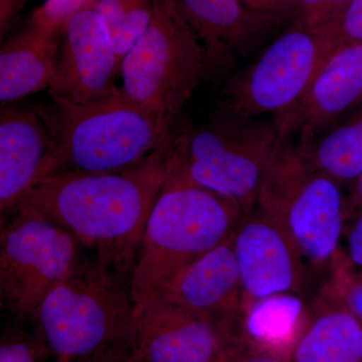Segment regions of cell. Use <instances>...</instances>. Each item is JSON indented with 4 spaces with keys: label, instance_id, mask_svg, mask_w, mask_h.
<instances>
[{
    "label": "cell",
    "instance_id": "d6986e66",
    "mask_svg": "<svg viewBox=\"0 0 362 362\" xmlns=\"http://www.w3.org/2000/svg\"><path fill=\"white\" fill-rule=\"evenodd\" d=\"M309 320L303 299L282 293L252 302L242 312L240 338L284 362H292Z\"/></svg>",
    "mask_w": 362,
    "mask_h": 362
},
{
    "label": "cell",
    "instance_id": "e0dca14e",
    "mask_svg": "<svg viewBox=\"0 0 362 362\" xmlns=\"http://www.w3.org/2000/svg\"><path fill=\"white\" fill-rule=\"evenodd\" d=\"M63 28L30 16L0 49V102H11L49 87Z\"/></svg>",
    "mask_w": 362,
    "mask_h": 362
},
{
    "label": "cell",
    "instance_id": "7a4b0ae2",
    "mask_svg": "<svg viewBox=\"0 0 362 362\" xmlns=\"http://www.w3.org/2000/svg\"><path fill=\"white\" fill-rule=\"evenodd\" d=\"M244 216L233 199L195 185L173 165L143 233L130 273L134 312L181 270L230 240Z\"/></svg>",
    "mask_w": 362,
    "mask_h": 362
},
{
    "label": "cell",
    "instance_id": "9c48e42d",
    "mask_svg": "<svg viewBox=\"0 0 362 362\" xmlns=\"http://www.w3.org/2000/svg\"><path fill=\"white\" fill-rule=\"evenodd\" d=\"M78 244L39 214H14L0 239V297L11 317L33 320L45 298L80 263Z\"/></svg>",
    "mask_w": 362,
    "mask_h": 362
},
{
    "label": "cell",
    "instance_id": "52a82bcc",
    "mask_svg": "<svg viewBox=\"0 0 362 362\" xmlns=\"http://www.w3.org/2000/svg\"><path fill=\"white\" fill-rule=\"evenodd\" d=\"M209 73L204 47L170 0H154L149 25L121 62V92L175 123Z\"/></svg>",
    "mask_w": 362,
    "mask_h": 362
},
{
    "label": "cell",
    "instance_id": "8992f818",
    "mask_svg": "<svg viewBox=\"0 0 362 362\" xmlns=\"http://www.w3.org/2000/svg\"><path fill=\"white\" fill-rule=\"evenodd\" d=\"M279 139L275 121L218 109L206 125L176 136L170 161L188 180L233 199L246 214L256 206Z\"/></svg>",
    "mask_w": 362,
    "mask_h": 362
},
{
    "label": "cell",
    "instance_id": "d6a6232c",
    "mask_svg": "<svg viewBox=\"0 0 362 362\" xmlns=\"http://www.w3.org/2000/svg\"><path fill=\"white\" fill-rule=\"evenodd\" d=\"M56 362H71L65 358H56Z\"/></svg>",
    "mask_w": 362,
    "mask_h": 362
},
{
    "label": "cell",
    "instance_id": "1f68e13d",
    "mask_svg": "<svg viewBox=\"0 0 362 362\" xmlns=\"http://www.w3.org/2000/svg\"><path fill=\"white\" fill-rule=\"evenodd\" d=\"M362 211V173L351 185L345 199V220H351Z\"/></svg>",
    "mask_w": 362,
    "mask_h": 362
},
{
    "label": "cell",
    "instance_id": "7c38bea8",
    "mask_svg": "<svg viewBox=\"0 0 362 362\" xmlns=\"http://www.w3.org/2000/svg\"><path fill=\"white\" fill-rule=\"evenodd\" d=\"M233 247L242 280V312L263 298L303 294L308 273L301 254L259 207L243 216L233 235Z\"/></svg>",
    "mask_w": 362,
    "mask_h": 362
},
{
    "label": "cell",
    "instance_id": "277c9868",
    "mask_svg": "<svg viewBox=\"0 0 362 362\" xmlns=\"http://www.w3.org/2000/svg\"><path fill=\"white\" fill-rule=\"evenodd\" d=\"M342 187L316 168L292 137H280L256 206L282 228L316 271L328 273L345 223Z\"/></svg>",
    "mask_w": 362,
    "mask_h": 362
},
{
    "label": "cell",
    "instance_id": "4fadbf2b",
    "mask_svg": "<svg viewBox=\"0 0 362 362\" xmlns=\"http://www.w3.org/2000/svg\"><path fill=\"white\" fill-rule=\"evenodd\" d=\"M362 103V45H340L304 96L274 121L280 137L310 142Z\"/></svg>",
    "mask_w": 362,
    "mask_h": 362
},
{
    "label": "cell",
    "instance_id": "603a6c76",
    "mask_svg": "<svg viewBox=\"0 0 362 362\" xmlns=\"http://www.w3.org/2000/svg\"><path fill=\"white\" fill-rule=\"evenodd\" d=\"M327 274L321 291L337 300L362 324V272L340 250Z\"/></svg>",
    "mask_w": 362,
    "mask_h": 362
},
{
    "label": "cell",
    "instance_id": "2e32d148",
    "mask_svg": "<svg viewBox=\"0 0 362 362\" xmlns=\"http://www.w3.org/2000/svg\"><path fill=\"white\" fill-rule=\"evenodd\" d=\"M39 111L4 106L0 112V211L16 214L54 149Z\"/></svg>",
    "mask_w": 362,
    "mask_h": 362
},
{
    "label": "cell",
    "instance_id": "ac0fdd59",
    "mask_svg": "<svg viewBox=\"0 0 362 362\" xmlns=\"http://www.w3.org/2000/svg\"><path fill=\"white\" fill-rule=\"evenodd\" d=\"M293 362H362L361 321L320 290Z\"/></svg>",
    "mask_w": 362,
    "mask_h": 362
},
{
    "label": "cell",
    "instance_id": "4316f807",
    "mask_svg": "<svg viewBox=\"0 0 362 362\" xmlns=\"http://www.w3.org/2000/svg\"><path fill=\"white\" fill-rule=\"evenodd\" d=\"M240 1L250 11L277 16L287 21L288 23L296 20L299 13L298 0H240Z\"/></svg>",
    "mask_w": 362,
    "mask_h": 362
},
{
    "label": "cell",
    "instance_id": "f1b7e54d",
    "mask_svg": "<svg viewBox=\"0 0 362 362\" xmlns=\"http://www.w3.org/2000/svg\"><path fill=\"white\" fill-rule=\"evenodd\" d=\"M349 221L343 232L346 235V256L352 265L362 272V211Z\"/></svg>",
    "mask_w": 362,
    "mask_h": 362
},
{
    "label": "cell",
    "instance_id": "484cf974",
    "mask_svg": "<svg viewBox=\"0 0 362 362\" xmlns=\"http://www.w3.org/2000/svg\"><path fill=\"white\" fill-rule=\"evenodd\" d=\"M97 0H45L32 16L57 28H63L66 20L78 9L96 4Z\"/></svg>",
    "mask_w": 362,
    "mask_h": 362
},
{
    "label": "cell",
    "instance_id": "44dd1931",
    "mask_svg": "<svg viewBox=\"0 0 362 362\" xmlns=\"http://www.w3.org/2000/svg\"><path fill=\"white\" fill-rule=\"evenodd\" d=\"M95 6L108 28L122 62L149 25L154 0H97Z\"/></svg>",
    "mask_w": 362,
    "mask_h": 362
},
{
    "label": "cell",
    "instance_id": "83f0119b",
    "mask_svg": "<svg viewBox=\"0 0 362 362\" xmlns=\"http://www.w3.org/2000/svg\"><path fill=\"white\" fill-rule=\"evenodd\" d=\"M78 362H140L131 346L130 339L103 347Z\"/></svg>",
    "mask_w": 362,
    "mask_h": 362
},
{
    "label": "cell",
    "instance_id": "f546056e",
    "mask_svg": "<svg viewBox=\"0 0 362 362\" xmlns=\"http://www.w3.org/2000/svg\"><path fill=\"white\" fill-rule=\"evenodd\" d=\"M220 362H284L278 357L250 346L240 339L228 350Z\"/></svg>",
    "mask_w": 362,
    "mask_h": 362
},
{
    "label": "cell",
    "instance_id": "8fae6325",
    "mask_svg": "<svg viewBox=\"0 0 362 362\" xmlns=\"http://www.w3.org/2000/svg\"><path fill=\"white\" fill-rule=\"evenodd\" d=\"M239 340L232 331L160 298L134 312L130 335L140 362H220Z\"/></svg>",
    "mask_w": 362,
    "mask_h": 362
},
{
    "label": "cell",
    "instance_id": "6da1fadb",
    "mask_svg": "<svg viewBox=\"0 0 362 362\" xmlns=\"http://www.w3.org/2000/svg\"><path fill=\"white\" fill-rule=\"evenodd\" d=\"M175 138L126 170L39 178L16 211L47 218L94 250L96 259L131 273L152 207L168 180Z\"/></svg>",
    "mask_w": 362,
    "mask_h": 362
},
{
    "label": "cell",
    "instance_id": "3957f363",
    "mask_svg": "<svg viewBox=\"0 0 362 362\" xmlns=\"http://www.w3.org/2000/svg\"><path fill=\"white\" fill-rule=\"evenodd\" d=\"M54 146L39 178L134 168L175 137V123L130 101L118 88L87 104L54 102L40 110Z\"/></svg>",
    "mask_w": 362,
    "mask_h": 362
},
{
    "label": "cell",
    "instance_id": "ffe728a7",
    "mask_svg": "<svg viewBox=\"0 0 362 362\" xmlns=\"http://www.w3.org/2000/svg\"><path fill=\"white\" fill-rule=\"evenodd\" d=\"M299 145L317 168L341 187H350L362 173V103L310 142Z\"/></svg>",
    "mask_w": 362,
    "mask_h": 362
},
{
    "label": "cell",
    "instance_id": "9a60e30c",
    "mask_svg": "<svg viewBox=\"0 0 362 362\" xmlns=\"http://www.w3.org/2000/svg\"><path fill=\"white\" fill-rule=\"evenodd\" d=\"M206 51L209 71L230 68L287 21L250 11L240 0H170Z\"/></svg>",
    "mask_w": 362,
    "mask_h": 362
},
{
    "label": "cell",
    "instance_id": "ba28073f",
    "mask_svg": "<svg viewBox=\"0 0 362 362\" xmlns=\"http://www.w3.org/2000/svg\"><path fill=\"white\" fill-rule=\"evenodd\" d=\"M251 65L233 76L220 110L242 117L279 116L304 96L339 45L321 28L289 23Z\"/></svg>",
    "mask_w": 362,
    "mask_h": 362
},
{
    "label": "cell",
    "instance_id": "cb8c5ba5",
    "mask_svg": "<svg viewBox=\"0 0 362 362\" xmlns=\"http://www.w3.org/2000/svg\"><path fill=\"white\" fill-rule=\"evenodd\" d=\"M351 0H298L297 20L311 30L335 23L344 13Z\"/></svg>",
    "mask_w": 362,
    "mask_h": 362
},
{
    "label": "cell",
    "instance_id": "30bf717a",
    "mask_svg": "<svg viewBox=\"0 0 362 362\" xmlns=\"http://www.w3.org/2000/svg\"><path fill=\"white\" fill-rule=\"evenodd\" d=\"M121 61L96 6L71 14L62 30L49 94L54 102L90 103L110 96Z\"/></svg>",
    "mask_w": 362,
    "mask_h": 362
},
{
    "label": "cell",
    "instance_id": "d4e9b609",
    "mask_svg": "<svg viewBox=\"0 0 362 362\" xmlns=\"http://www.w3.org/2000/svg\"><path fill=\"white\" fill-rule=\"evenodd\" d=\"M320 28L339 45H362V0H351L335 23Z\"/></svg>",
    "mask_w": 362,
    "mask_h": 362
},
{
    "label": "cell",
    "instance_id": "7402d4cb",
    "mask_svg": "<svg viewBox=\"0 0 362 362\" xmlns=\"http://www.w3.org/2000/svg\"><path fill=\"white\" fill-rule=\"evenodd\" d=\"M28 321L11 317L0 341V362H45L52 354L44 338L33 326L25 327Z\"/></svg>",
    "mask_w": 362,
    "mask_h": 362
},
{
    "label": "cell",
    "instance_id": "4dcf8cb0",
    "mask_svg": "<svg viewBox=\"0 0 362 362\" xmlns=\"http://www.w3.org/2000/svg\"><path fill=\"white\" fill-rule=\"evenodd\" d=\"M28 0H0V39L4 40L20 20Z\"/></svg>",
    "mask_w": 362,
    "mask_h": 362
},
{
    "label": "cell",
    "instance_id": "5b68a950",
    "mask_svg": "<svg viewBox=\"0 0 362 362\" xmlns=\"http://www.w3.org/2000/svg\"><path fill=\"white\" fill-rule=\"evenodd\" d=\"M123 275L98 259L80 261L45 298L30 322L56 358L78 361L130 339L134 305Z\"/></svg>",
    "mask_w": 362,
    "mask_h": 362
},
{
    "label": "cell",
    "instance_id": "5bb4252c",
    "mask_svg": "<svg viewBox=\"0 0 362 362\" xmlns=\"http://www.w3.org/2000/svg\"><path fill=\"white\" fill-rule=\"evenodd\" d=\"M157 298L240 337L243 286L233 237L185 267Z\"/></svg>",
    "mask_w": 362,
    "mask_h": 362
}]
</instances>
